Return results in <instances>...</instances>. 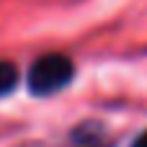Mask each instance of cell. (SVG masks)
Listing matches in <instances>:
<instances>
[{"instance_id":"cell-4","label":"cell","mask_w":147,"mask_h":147,"mask_svg":"<svg viewBox=\"0 0 147 147\" xmlns=\"http://www.w3.org/2000/svg\"><path fill=\"white\" fill-rule=\"evenodd\" d=\"M85 147H103V145H85Z\"/></svg>"},{"instance_id":"cell-3","label":"cell","mask_w":147,"mask_h":147,"mask_svg":"<svg viewBox=\"0 0 147 147\" xmlns=\"http://www.w3.org/2000/svg\"><path fill=\"white\" fill-rule=\"evenodd\" d=\"M132 147H147V132H142V134L132 142Z\"/></svg>"},{"instance_id":"cell-1","label":"cell","mask_w":147,"mask_h":147,"mask_svg":"<svg viewBox=\"0 0 147 147\" xmlns=\"http://www.w3.org/2000/svg\"><path fill=\"white\" fill-rule=\"evenodd\" d=\"M75 78V65L70 57L65 54H44L39 57L26 75V85L31 90V96L47 98L59 93L62 88H67Z\"/></svg>"},{"instance_id":"cell-2","label":"cell","mask_w":147,"mask_h":147,"mask_svg":"<svg viewBox=\"0 0 147 147\" xmlns=\"http://www.w3.org/2000/svg\"><path fill=\"white\" fill-rule=\"evenodd\" d=\"M18 85V67L8 59H0V98L10 96Z\"/></svg>"}]
</instances>
